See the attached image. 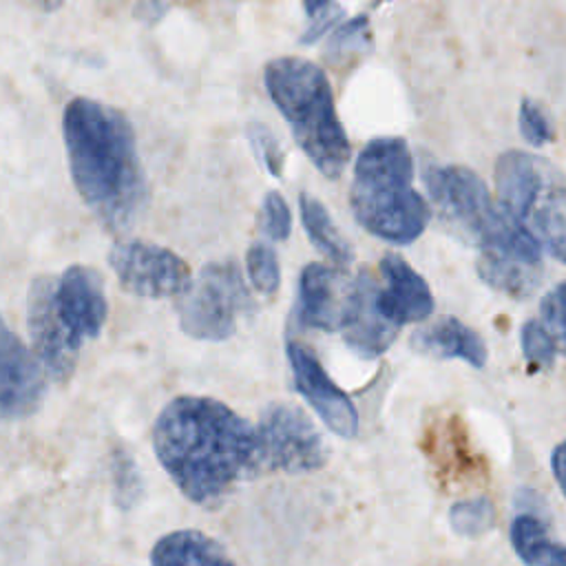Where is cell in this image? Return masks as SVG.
Masks as SVG:
<instances>
[{"instance_id":"cell-1","label":"cell","mask_w":566,"mask_h":566,"mask_svg":"<svg viewBox=\"0 0 566 566\" xmlns=\"http://www.w3.org/2000/svg\"><path fill=\"white\" fill-rule=\"evenodd\" d=\"M153 447L179 491L206 506L263 473L256 427L208 396L170 400L153 427Z\"/></svg>"},{"instance_id":"cell-2","label":"cell","mask_w":566,"mask_h":566,"mask_svg":"<svg viewBox=\"0 0 566 566\" xmlns=\"http://www.w3.org/2000/svg\"><path fill=\"white\" fill-rule=\"evenodd\" d=\"M64 144L77 192L113 232L128 230L146 203V181L128 119L95 99L64 111Z\"/></svg>"},{"instance_id":"cell-3","label":"cell","mask_w":566,"mask_h":566,"mask_svg":"<svg viewBox=\"0 0 566 566\" xmlns=\"http://www.w3.org/2000/svg\"><path fill=\"white\" fill-rule=\"evenodd\" d=\"M413 164L405 139H371L356 157L349 203L356 221L391 243L416 241L429 223V206L411 186Z\"/></svg>"},{"instance_id":"cell-4","label":"cell","mask_w":566,"mask_h":566,"mask_svg":"<svg viewBox=\"0 0 566 566\" xmlns=\"http://www.w3.org/2000/svg\"><path fill=\"white\" fill-rule=\"evenodd\" d=\"M106 321L102 279L86 265H71L57 283L38 279L29 296L33 347L57 380L66 378L84 340L95 338Z\"/></svg>"},{"instance_id":"cell-5","label":"cell","mask_w":566,"mask_h":566,"mask_svg":"<svg viewBox=\"0 0 566 566\" xmlns=\"http://www.w3.org/2000/svg\"><path fill=\"white\" fill-rule=\"evenodd\" d=\"M263 82L301 150L327 179H338L349 164L352 146L323 69L310 60L285 55L265 66Z\"/></svg>"},{"instance_id":"cell-6","label":"cell","mask_w":566,"mask_h":566,"mask_svg":"<svg viewBox=\"0 0 566 566\" xmlns=\"http://www.w3.org/2000/svg\"><path fill=\"white\" fill-rule=\"evenodd\" d=\"M495 190L500 208L546 248L553 259L564 261V186L562 177L542 157L506 150L495 161Z\"/></svg>"},{"instance_id":"cell-7","label":"cell","mask_w":566,"mask_h":566,"mask_svg":"<svg viewBox=\"0 0 566 566\" xmlns=\"http://www.w3.org/2000/svg\"><path fill=\"white\" fill-rule=\"evenodd\" d=\"M254 307L234 261L201 268L181 294L179 325L199 340H223L234 334L239 316Z\"/></svg>"},{"instance_id":"cell-8","label":"cell","mask_w":566,"mask_h":566,"mask_svg":"<svg viewBox=\"0 0 566 566\" xmlns=\"http://www.w3.org/2000/svg\"><path fill=\"white\" fill-rule=\"evenodd\" d=\"M261 469L307 473L325 464L327 451L312 418L294 402H270L256 424Z\"/></svg>"},{"instance_id":"cell-9","label":"cell","mask_w":566,"mask_h":566,"mask_svg":"<svg viewBox=\"0 0 566 566\" xmlns=\"http://www.w3.org/2000/svg\"><path fill=\"white\" fill-rule=\"evenodd\" d=\"M108 263L122 287L137 296H177L184 294L190 283V270L179 254L144 241L115 243Z\"/></svg>"},{"instance_id":"cell-10","label":"cell","mask_w":566,"mask_h":566,"mask_svg":"<svg viewBox=\"0 0 566 566\" xmlns=\"http://www.w3.org/2000/svg\"><path fill=\"white\" fill-rule=\"evenodd\" d=\"M422 179L444 223L460 237L478 241L495 212L484 181L464 166H427Z\"/></svg>"},{"instance_id":"cell-11","label":"cell","mask_w":566,"mask_h":566,"mask_svg":"<svg viewBox=\"0 0 566 566\" xmlns=\"http://www.w3.org/2000/svg\"><path fill=\"white\" fill-rule=\"evenodd\" d=\"M287 358L298 394L314 407V411L334 433L354 438L358 433V411L349 396L329 378L312 349L290 340Z\"/></svg>"},{"instance_id":"cell-12","label":"cell","mask_w":566,"mask_h":566,"mask_svg":"<svg viewBox=\"0 0 566 566\" xmlns=\"http://www.w3.org/2000/svg\"><path fill=\"white\" fill-rule=\"evenodd\" d=\"M376 294L378 281L369 274V270L363 268L352 287L347 290L340 312L338 329L349 349H354L363 358L380 356L394 343L400 329L380 314L376 305Z\"/></svg>"},{"instance_id":"cell-13","label":"cell","mask_w":566,"mask_h":566,"mask_svg":"<svg viewBox=\"0 0 566 566\" xmlns=\"http://www.w3.org/2000/svg\"><path fill=\"white\" fill-rule=\"evenodd\" d=\"M44 396V374L24 343L0 318V420L24 418Z\"/></svg>"},{"instance_id":"cell-14","label":"cell","mask_w":566,"mask_h":566,"mask_svg":"<svg viewBox=\"0 0 566 566\" xmlns=\"http://www.w3.org/2000/svg\"><path fill=\"white\" fill-rule=\"evenodd\" d=\"M382 287L378 285L376 305L396 327L424 321L433 310V296L427 281L398 254L389 252L380 261Z\"/></svg>"},{"instance_id":"cell-15","label":"cell","mask_w":566,"mask_h":566,"mask_svg":"<svg viewBox=\"0 0 566 566\" xmlns=\"http://www.w3.org/2000/svg\"><path fill=\"white\" fill-rule=\"evenodd\" d=\"M345 290L340 276L323 265L310 263L303 268L298 279V321L305 327L334 332L340 323V312L345 303Z\"/></svg>"},{"instance_id":"cell-16","label":"cell","mask_w":566,"mask_h":566,"mask_svg":"<svg viewBox=\"0 0 566 566\" xmlns=\"http://www.w3.org/2000/svg\"><path fill=\"white\" fill-rule=\"evenodd\" d=\"M413 349L436 358H460L471 367H484L486 345L469 325L455 316H442L436 323L413 332Z\"/></svg>"},{"instance_id":"cell-17","label":"cell","mask_w":566,"mask_h":566,"mask_svg":"<svg viewBox=\"0 0 566 566\" xmlns=\"http://www.w3.org/2000/svg\"><path fill=\"white\" fill-rule=\"evenodd\" d=\"M475 268L489 287L515 298L531 296L542 283V263L502 250H480Z\"/></svg>"},{"instance_id":"cell-18","label":"cell","mask_w":566,"mask_h":566,"mask_svg":"<svg viewBox=\"0 0 566 566\" xmlns=\"http://www.w3.org/2000/svg\"><path fill=\"white\" fill-rule=\"evenodd\" d=\"M150 566H234L226 551L201 531H172L164 535L153 553Z\"/></svg>"},{"instance_id":"cell-19","label":"cell","mask_w":566,"mask_h":566,"mask_svg":"<svg viewBox=\"0 0 566 566\" xmlns=\"http://www.w3.org/2000/svg\"><path fill=\"white\" fill-rule=\"evenodd\" d=\"M298 210H301L303 228H305L307 237L312 239V243L325 256H329L334 263L347 268L354 259V252H352L349 243L345 241V237L338 232V228H334L327 208L316 197H312L307 192H301L298 195Z\"/></svg>"},{"instance_id":"cell-20","label":"cell","mask_w":566,"mask_h":566,"mask_svg":"<svg viewBox=\"0 0 566 566\" xmlns=\"http://www.w3.org/2000/svg\"><path fill=\"white\" fill-rule=\"evenodd\" d=\"M511 544L517 557L528 566H537L546 562L555 548L551 544L546 524L533 513H520L511 522Z\"/></svg>"},{"instance_id":"cell-21","label":"cell","mask_w":566,"mask_h":566,"mask_svg":"<svg viewBox=\"0 0 566 566\" xmlns=\"http://www.w3.org/2000/svg\"><path fill=\"white\" fill-rule=\"evenodd\" d=\"M369 51H371V33H369V22L365 15H358L354 20H349L347 24L336 27V31L327 44V57L334 64L352 62Z\"/></svg>"},{"instance_id":"cell-22","label":"cell","mask_w":566,"mask_h":566,"mask_svg":"<svg viewBox=\"0 0 566 566\" xmlns=\"http://www.w3.org/2000/svg\"><path fill=\"white\" fill-rule=\"evenodd\" d=\"M449 522L458 535L478 537V535H484L486 531H491V526L495 522V506L484 495L460 500L451 506Z\"/></svg>"},{"instance_id":"cell-23","label":"cell","mask_w":566,"mask_h":566,"mask_svg":"<svg viewBox=\"0 0 566 566\" xmlns=\"http://www.w3.org/2000/svg\"><path fill=\"white\" fill-rule=\"evenodd\" d=\"M522 352L533 369H551L555 365L559 343L539 321H526L522 327Z\"/></svg>"},{"instance_id":"cell-24","label":"cell","mask_w":566,"mask_h":566,"mask_svg":"<svg viewBox=\"0 0 566 566\" xmlns=\"http://www.w3.org/2000/svg\"><path fill=\"white\" fill-rule=\"evenodd\" d=\"M248 279L256 292L272 296L281 283V268L274 250L265 243H254L245 254Z\"/></svg>"},{"instance_id":"cell-25","label":"cell","mask_w":566,"mask_h":566,"mask_svg":"<svg viewBox=\"0 0 566 566\" xmlns=\"http://www.w3.org/2000/svg\"><path fill=\"white\" fill-rule=\"evenodd\" d=\"M259 228L272 239V241H285L292 230V214L285 203V199L279 192H268L261 203L259 212Z\"/></svg>"},{"instance_id":"cell-26","label":"cell","mask_w":566,"mask_h":566,"mask_svg":"<svg viewBox=\"0 0 566 566\" xmlns=\"http://www.w3.org/2000/svg\"><path fill=\"white\" fill-rule=\"evenodd\" d=\"M248 139L250 146L259 159V164L272 175V177H281V168H283V150L276 142V137L272 135V130L265 124H250L248 126Z\"/></svg>"},{"instance_id":"cell-27","label":"cell","mask_w":566,"mask_h":566,"mask_svg":"<svg viewBox=\"0 0 566 566\" xmlns=\"http://www.w3.org/2000/svg\"><path fill=\"white\" fill-rule=\"evenodd\" d=\"M520 130H522V137L535 148H542L548 142H553V128L544 111L528 97L522 99L520 104Z\"/></svg>"},{"instance_id":"cell-28","label":"cell","mask_w":566,"mask_h":566,"mask_svg":"<svg viewBox=\"0 0 566 566\" xmlns=\"http://www.w3.org/2000/svg\"><path fill=\"white\" fill-rule=\"evenodd\" d=\"M539 312H542V325L557 338V343L562 345L564 340V310H562V285L557 283L551 292L544 294L542 298V305H539Z\"/></svg>"},{"instance_id":"cell-29","label":"cell","mask_w":566,"mask_h":566,"mask_svg":"<svg viewBox=\"0 0 566 566\" xmlns=\"http://www.w3.org/2000/svg\"><path fill=\"white\" fill-rule=\"evenodd\" d=\"M312 22H310V27H307V31L303 33V44H312V42H316L327 29H332V27H336L338 22H340V18H343V9L336 4V2H332V0H327L318 11H314L312 15Z\"/></svg>"},{"instance_id":"cell-30","label":"cell","mask_w":566,"mask_h":566,"mask_svg":"<svg viewBox=\"0 0 566 566\" xmlns=\"http://www.w3.org/2000/svg\"><path fill=\"white\" fill-rule=\"evenodd\" d=\"M117 497L122 500L124 506L130 504V500L137 497L139 493V475L130 458H119L117 460Z\"/></svg>"},{"instance_id":"cell-31","label":"cell","mask_w":566,"mask_h":566,"mask_svg":"<svg viewBox=\"0 0 566 566\" xmlns=\"http://www.w3.org/2000/svg\"><path fill=\"white\" fill-rule=\"evenodd\" d=\"M166 0H137L135 15L144 22H157L166 13Z\"/></svg>"},{"instance_id":"cell-32","label":"cell","mask_w":566,"mask_h":566,"mask_svg":"<svg viewBox=\"0 0 566 566\" xmlns=\"http://www.w3.org/2000/svg\"><path fill=\"white\" fill-rule=\"evenodd\" d=\"M562 451H564V444L559 442V444H555V449H553V455H551V469H553V478H555V482L562 486V478H564V473H562Z\"/></svg>"},{"instance_id":"cell-33","label":"cell","mask_w":566,"mask_h":566,"mask_svg":"<svg viewBox=\"0 0 566 566\" xmlns=\"http://www.w3.org/2000/svg\"><path fill=\"white\" fill-rule=\"evenodd\" d=\"M544 566H564V548L559 544H555V548L548 555V559L544 562Z\"/></svg>"},{"instance_id":"cell-34","label":"cell","mask_w":566,"mask_h":566,"mask_svg":"<svg viewBox=\"0 0 566 566\" xmlns=\"http://www.w3.org/2000/svg\"><path fill=\"white\" fill-rule=\"evenodd\" d=\"M327 0H303V4H305V11L312 15L314 11H318L323 4H325Z\"/></svg>"}]
</instances>
